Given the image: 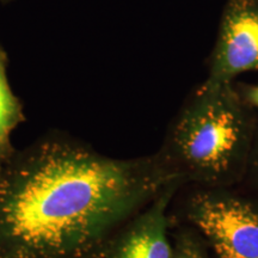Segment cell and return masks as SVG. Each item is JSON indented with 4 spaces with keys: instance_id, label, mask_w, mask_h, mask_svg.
<instances>
[{
    "instance_id": "6da1fadb",
    "label": "cell",
    "mask_w": 258,
    "mask_h": 258,
    "mask_svg": "<svg viewBox=\"0 0 258 258\" xmlns=\"http://www.w3.org/2000/svg\"><path fill=\"white\" fill-rule=\"evenodd\" d=\"M176 178L160 151L117 159L44 135L0 163V258H104L111 238Z\"/></svg>"
},
{
    "instance_id": "7a4b0ae2",
    "label": "cell",
    "mask_w": 258,
    "mask_h": 258,
    "mask_svg": "<svg viewBox=\"0 0 258 258\" xmlns=\"http://www.w3.org/2000/svg\"><path fill=\"white\" fill-rule=\"evenodd\" d=\"M257 124L234 83L203 82L177 114L160 152L184 183L232 188L245 178Z\"/></svg>"
},
{
    "instance_id": "3957f363",
    "label": "cell",
    "mask_w": 258,
    "mask_h": 258,
    "mask_svg": "<svg viewBox=\"0 0 258 258\" xmlns=\"http://www.w3.org/2000/svg\"><path fill=\"white\" fill-rule=\"evenodd\" d=\"M190 225L218 258H258V205L231 188H199L185 203Z\"/></svg>"
},
{
    "instance_id": "277c9868",
    "label": "cell",
    "mask_w": 258,
    "mask_h": 258,
    "mask_svg": "<svg viewBox=\"0 0 258 258\" xmlns=\"http://www.w3.org/2000/svg\"><path fill=\"white\" fill-rule=\"evenodd\" d=\"M258 72V0H227L208 63V84H230Z\"/></svg>"
},
{
    "instance_id": "5b68a950",
    "label": "cell",
    "mask_w": 258,
    "mask_h": 258,
    "mask_svg": "<svg viewBox=\"0 0 258 258\" xmlns=\"http://www.w3.org/2000/svg\"><path fill=\"white\" fill-rule=\"evenodd\" d=\"M176 178L111 238L104 258H173L169 238V206L180 186Z\"/></svg>"
},
{
    "instance_id": "8992f818",
    "label": "cell",
    "mask_w": 258,
    "mask_h": 258,
    "mask_svg": "<svg viewBox=\"0 0 258 258\" xmlns=\"http://www.w3.org/2000/svg\"><path fill=\"white\" fill-rule=\"evenodd\" d=\"M8 54L0 43V163L15 152L11 134L25 121L23 105L8 79Z\"/></svg>"
},
{
    "instance_id": "52a82bcc",
    "label": "cell",
    "mask_w": 258,
    "mask_h": 258,
    "mask_svg": "<svg viewBox=\"0 0 258 258\" xmlns=\"http://www.w3.org/2000/svg\"><path fill=\"white\" fill-rule=\"evenodd\" d=\"M173 258H206L201 245L195 237L190 234H180L173 247Z\"/></svg>"
},
{
    "instance_id": "ba28073f",
    "label": "cell",
    "mask_w": 258,
    "mask_h": 258,
    "mask_svg": "<svg viewBox=\"0 0 258 258\" xmlns=\"http://www.w3.org/2000/svg\"><path fill=\"white\" fill-rule=\"evenodd\" d=\"M245 177H247L258 189V124L256 129V134H254L252 147H251L249 163H247Z\"/></svg>"
},
{
    "instance_id": "9c48e42d",
    "label": "cell",
    "mask_w": 258,
    "mask_h": 258,
    "mask_svg": "<svg viewBox=\"0 0 258 258\" xmlns=\"http://www.w3.org/2000/svg\"><path fill=\"white\" fill-rule=\"evenodd\" d=\"M241 99L252 110H258V83L257 84H238L235 85Z\"/></svg>"
},
{
    "instance_id": "30bf717a",
    "label": "cell",
    "mask_w": 258,
    "mask_h": 258,
    "mask_svg": "<svg viewBox=\"0 0 258 258\" xmlns=\"http://www.w3.org/2000/svg\"><path fill=\"white\" fill-rule=\"evenodd\" d=\"M3 2H9V0H3Z\"/></svg>"
}]
</instances>
